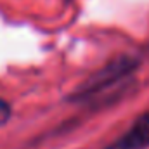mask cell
Listing matches in <instances>:
<instances>
[{
    "label": "cell",
    "mask_w": 149,
    "mask_h": 149,
    "mask_svg": "<svg viewBox=\"0 0 149 149\" xmlns=\"http://www.w3.org/2000/svg\"><path fill=\"white\" fill-rule=\"evenodd\" d=\"M141 66V59L137 56L121 54L118 57L106 63L101 70L90 74L80 87L74 88L73 94L68 95V101L73 104L83 106H95V101H108L116 99L128 85V80Z\"/></svg>",
    "instance_id": "1"
},
{
    "label": "cell",
    "mask_w": 149,
    "mask_h": 149,
    "mask_svg": "<svg viewBox=\"0 0 149 149\" xmlns=\"http://www.w3.org/2000/svg\"><path fill=\"white\" fill-rule=\"evenodd\" d=\"M149 148V109L139 114L134 123L104 149H148Z\"/></svg>",
    "instance_id": "2"
},
{
    "label": "cell",
    "mask_w": 149,
    "mask_h": 149,
    "mask_svg": "<svg viewBox=\"0 0 149 149\" xmlns=\"http://www.w3.org/2000/svg\"><path fill=\"white\" fill-rule=\"evenodd\" d=\"M10 113H12L10 104H9L5 99H0V127H2L3 123H7V121H9Z\"/></svg>",
    "instance_id": "3"
}]
</instances>
